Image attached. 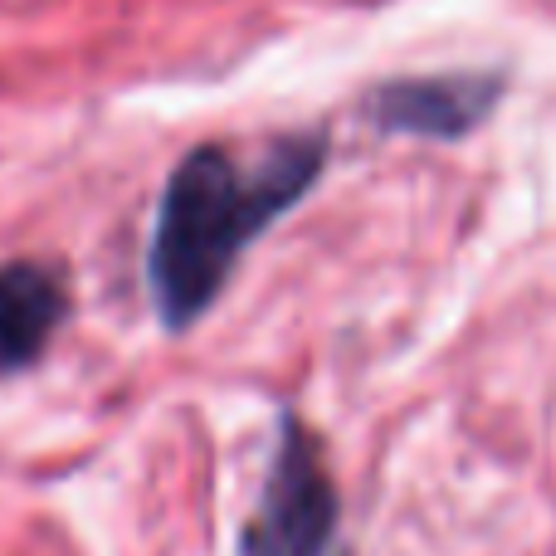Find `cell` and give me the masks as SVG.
<instances>
[{"mask_svg": "<svg viewBox=\"0 0 556 556\" xmlns=\"http://www.w3.org/2000/svg\"><path fill=\"white\" fill-rule=\"evenodd\" d=\"M323 166V127L254 142H201L176 162L147 250V288L166 332H191L211 313L244 250L313 191Z\"/></svg>", "mask_w": 556, "mask_h": 556, "instance_id": "obj_1", "label": "cell"}, {"mask_svg": "<svg viewBox=\"0 0 556 556\" xmlns=\"http://www.w3.org/2000/svg\"><path fill=\"white\" fill-rule=\"evenodd\" d=\"M342 528V498L327 473L323 444L298 410L278 415V444L250 522L240 528V556H332Z\"/></svg>", "mask_w": 556, "mask_h": 556, "instance_id": "obj_2", "label": "cell"}, {"mask_svg": "<svg viewBox=\"0 0 556 556\" xmlns=\"http://www.w3.org/2000/svg\"><path fill=\"white\" fill-rule=\"evenodd\" d=\"M503 103V74L459 68V74H415L386 78L362 98V117L376 132L425 137V142H459L479 132Z\"/></svg>", "mask_w": 556, "mask_h": 556, "instance_id": "obj_3", "label": "cell"}, {"mask_svg": "<svg viewBox=\"0 0 556 556\" xmlns=\"http://www.w3.org/2000/svg\"><path fill=\"white\" fill-rule=\"evenodd\" d=\"M68 278L45 260L0 264V376H20L49 352L68 317Z\"/></svg>", "mask_w": 556, "mask_h": 556, "instance_id": "obj_4", "label": "cell"}]
</instances>
